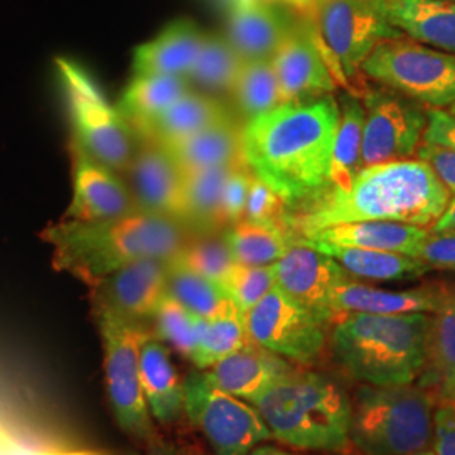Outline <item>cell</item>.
<instances>
[{
    "label": "cell",
    "mask_w": 455,
    "mask_h": 455,
    "mask_svg": "<svg viewBox=\"0 0 455 455\" xmlns=\"http://www.w3.org/2000/svg\"><path fill=\"white\" fill-rule=\"evenodd\" d=\"M338 125L339 103L331 95L282 103L248 120L242 157L285 206L304 204L329 184Z\"/></svg>",
    "instance_id": "6da1fadb"
},
{
    "label": "cell",
    "mask_w": 455,
    "mask_h": 455,
    "mask_svg": "<svg viewBox=\"0 0 455 455\" xmlns=\"http://www.w3.org/2000/svg\"><path fill=\"white\" fill-rule=\"evenodd\" d=\"M451 201V193L432 167L420 159L363 167L346 189H324L285 227L309 238L325 228L356 221H400L434 225ZM297 243V242H295Z\"/></svg>",
    "instance_id": "7a4b0ae2"
},
{
    "label": "cell",
    "mask_w": 455,
    "mask_h": 455,
    "mask_svg": "<svg viewBox=\"0 0 455 455\" xmlns=\"http://www.w3.org/2000/svg\"><path fill=\"white\" fill-rule=\"evenodd\" d=\"M41 236L52 246L54 268L90 289L132 261L169 260L186 242L180 223L144 212L92 221L63 218Z\"/></svg>",
    "instance_id": "3957f363"
},
{
    "label": "cell",
    "mask_w": 455,
    "mask_h": 455,
    "mask_svg": "<svg viewBox=\"0 0 455 455\" xmlns=\"http://www.w3.org/2000/svg\"><path fill=\"white\" fill-rule=\"evenodd\" d=\"M430 314H342L331 332L336 361L374 387L411 385L425 368Z\"/></svg>",
    "instance_id": "277c9868"
},
{
    "label": "cell",
    "mask_w": 455,
    "mask_h": 455,
    "mask_svg": "<svg viewBox=\"0 0 455 455\" xmlns=\"http://www.w3.org/2000/svg\"><path fill=\"white\" fill-rule=\"evenodd\" d=\"M253 405L274 440L293 449L342 452L351 442L353 402L324 374L293 370Z\"/></svg>",
    "instance_id": "5b68a950"
},
{
    "label": "cell",
    "mask_w": 455,
    "mask_h": 455,
    "mask_svg": "<svg viewBox=\"0 0 455 455\" xmlns=\"http://www.w3.org/2000/svg\"><path fill=\"white\" fill-rule=\"evenodd\" d=\"M435 400L423 387L363 385L349 439L364 455H411L432 442Z\"/></svg>",
    "instance_id": "8992f818"
},
{
    "label": "cell",
    "mask_w": 455,
    "mask_h": 455,
    "mask_svg": "<svg viewBox=\"0 0 455 455\" xmlns=\"http://www.w3.org/2000/svg\"><path fill=\"white\" fill-rule=\"evenodd\" d=\"M103 342V366L108 402L118 427L132 437L147 443L157 439L154 419L147 407L140 383V347L148 332L103 309H93Z\"/></svg>",
    "instance_id": "52a82bcc"
},
{
    "label": "cell",
    "mask_w": 455,
    "mask_h": 455,
    "mask_svg": "<svg viewBox=\"0 0 455 455\" xmlns=\"http://www.w3.org/2000/svg\"><path fill=\"white\" fill-rule=\"evenodd\" d=\"M312 19L329 69L342 84L379 43L402 36L388 20V0H314Z\"/></svg>",
    "instance_id": "ba28073f"
},
{
    "label": "cell",
    "mask_w": 455,
    "mask_h": 455,
    "mask_svg": "<svg viewBox=\"0 0 455 455\" xmlns=\"http://www.w3.org/2000/svg\"><path fill=\"white\" fill-rule=\"evenodd\" d=\"M361 71L374 82L430 108L455 101V54L428 48L410 37L379 43Z\"/></svg>",
    "instance_id": "9c48e42d"
},
{
    "label": "cell",
    "mask_w": 455,
    "mask_h": 455,
    "mask_svg": "<svg viewBox=\"0 0 455 455\" xmlns=\"http://www.w3.org/2000/svg\"><path fill=\"white\" fill-rule=\"evenodd\" d=\"M56 69L75 129L73 142L108 169L125 171L135 154L127 122L83 66L58 58Z\"/></svg>",
    "instance_id": "30bf717a"
},
{
    "label": "cell",
    "mask_w": 455,
    "mask_h": 455,
    "mask_svg": "<svg viewBox=\"0 0 455 455\" xmlns=\"http://www.w3.org/2000/svg\"><path fill=\"white\" fill-rule=\"evenodd\" d=\"M182 410L214 455H244L261 442L274 440L257 407L218 388L204 370L184 378Z\"/></svg>",
    "instance_id": "8fae6325"
},
{
    "label": "cell",
    "mask_w": 455,
    "mask_h": 455,
    "mask_svg": "<svg viewBox=\"0 0 455 455\" xmlns=\"http://www.w3.org/2000/svg\"><path fill=\"white\" fill-rule=\"evenodd\" d=\"M323 315L274 287L244 314L248 339L280 358L310 364L321 356L327 342Z\"/></svg>",
    "instance_id": "7c38bea8"
},
{
    "label": "cell",
    "mask_w": 455,
    "mask_h": 455,
    "mask_svg": "<svg viewBox=\"0 0 455 455\" xmlns=\"http://www.w3.org/2000/svg\"><path fill=\"white\" fill-rule=\"evenodd\" d=\"M363 167L407 161L420 146L427 112L393 90H370L363 98Z\"/></svg>",
    "instance_id": "4fadbf2b"
},
{
    "label": "cell",
    "mask_w": 455,
    "mask_h": 455,
    "mask_svg": "<svg viewBox=\"0 0 455 455\" xmlns=\"http://www.w3.org/2000/svg\"><path fill=\"white\" fill-rule=\"evenodd\" d=\"M165 259H140L118 268L92 287L93 309H103L132 323L152 319L169 293Z\"/></svg>",
    "instance_id": "5bb4252c"
},
{
    "label": "cell",
    "mask_w": 455,
    "mask_h": 455,
    "mask_svg": "<svg viewBox=\"0 0 455 455\" xmlns=\"http://www.w3.org/2000/svg\"><path fill=\"white\" fill-rule=\"evenodd\" d=\"M309 20L307 17L295 24L272 58L282 103L331 95L338 86L325 61L315 24Z\"/></svg>",
    "instance_id": "9a60e30c"
},
{
    "label": "cell",
    "mask_w": 455,
    "mask_h": 455,
    "mask_svg": "<svg viewBox=\"0 0 455 455\" xmlns=\"http://www.w3.org/2000/svg\"><path fill=\"white\" fill-rule=\"evenodd\" d=\"M275 285L293 300L334 321L331 307L338 285L347 278V272L329 255L309 244L293 243L280 260L274 263Z\"/></svg>",
    "instance_id": "2e32d148"
},
{
    "label": "cell",
    "mask_w": 455,
    "mask_h": 455,
    "mask_svg": "<svg viewBox=\"0 0 455 455\" xmlns=\"http://www.w3.org/2000/svg\"><path fill=\"white\" fill-rule=\"evenodd\" d=\"M127 169L131 178L129 191L139 212L184 223V172L164 147L148 142L144 148L135 150Z\"/></svg>",
    "instance_id": "e0dca14e"
},
{
    "label": "cell",
    "mask_w": 455,
    "mask_h": 455,
    "mask_svg": "<svg viewBox=\"0 0 455 455\" xmlns=\"http://www.w3.org/2000/svg\"><path fill=\"white\" fill-rule=\"evenodd\" d=\"M76 142L73 144V199L65 220H107L139 212L131 191Z\"/></svg>",
    "instance_id": "ac0fdd59"
},
{
    "label": "cell",
    "mask_w": 455,
    "mask_h": 455,
    "mask_svg": "<svg viewBox=\"0 0 455 455\" xmlns=\"http://www.w3.org/2000/svg\"><path fill=\"white\" fill-rule=\"evenodd\" d=\"M297 22L275 0L229 4L227 39L243 61H272Z\"/></svg>",
    "instance_id": "d6986e66"
},
{
    "label": "cell",
    "mask_w": 455,
    "mask_h": 455,
    "mask_svg": "<svg viewBox=\"0 0 455 455\" xmlns=\"http://www.w3.org/2000/svg\"><path fill=\"white\" fill-rule=\"evenodd\" d=\"M293 370L287 359L250 341L204 371L218 388L255 403L265 391Z\"/></svg>",
    "instance_id": "ffe728a7"
},
{
    "label": "cell",
    "mask_w": 455,
    "mask_h": 455,
    "mask_svg": "<svg viewBox=\"0 0 455 455\" xmlns=\"http://www.w3.org/2000/svg\"><path fill=\"white\" fill-rule=\"evenodd\" d=\"M443 283L423 285L407 291H387L373 285L359 283L349 276L338 285L331 307L334 317L342 314H432L439 306ZM334 319V321H336Z\"/></svg>",
    "instance_id": "44dd1931"
},
{
    "label": "cell",
    "mask_w": 455,
    "mask_h": 455,
    "mask_svg": "<svg viewBox=\"0 0 455 455\" xmlns=\"http://www.w3.org/2000/svg\"><path fill=\"white\" fill-rule=\"evenodd\" d=\"M206 34L195 22L180 19L164 28L154 39L133 51L135 75H161L188 78Z\"/></svg>",
    "instance_id": "7402d4cb"
},
{
    "label": "cell",
    "mask_w": 455,
    "mask_h": 455,
    "mask_svg": "<svg viewBox=\"0 0 455 455\" xmlns=\"http://www.w3.org/2000/svg\"><path fill=\"white\" fill-rule=\"evenodd\" d=\"M140 383L147 407L156 422L169 425L180 417L182 381L171 359V353L159 338L147 336L140 347Z\"/></svg>",
    "instance_id": "603a6c76"
},
{
    "label": "cell",
    "mask_w": 455,
    "mask_h": 455,
    "mask_svg": "<svg viewBox=\"0 0 455 455\" xmlns=\"http://www.w3.org/2000/svg\"><path fill=\"white\" fill-rule=\"evenodd\" d=\"M388 20L410 39L455 54L454 2L388 0Z\"/></svg>",
    "instance_id": "cb8c5ba5"
},
{
    "label": "cell",
    "mask_w": 455,
    "mask_h": 455,
    "mask_svg": "<svg viewBox=\"0 0 455 455\" xmlns=\"http://www.w3.org/2000/svg\"><path fill=\"white\" fill-rule=\"evenodd\" d=\"M427 235L428 229L400 221H356L325 228L302 240L393 251L415 259Z\"/></svg>",
    "instance_id": "d4e9b609"
},
{
    "label": "cell",
    "mask_w": 455,
    "mask_h": 455,
    "mask_svg": "<svg viewBox=\"0 0 455 455\" xmlns=\"http://www.w3.org/2000/svg\"><path fill=\"white\" fill-rule=\"evenodd\" d=\"M329 255L338 261L347 275L373 280V282H398L405 278H419L430 272L423 261L402 253L366 250L356 246H339L315 240H297Z\"/></svg>",
    "instance_id": "484cf974"
},
{
    "label": "cell",
    "mask_w": 455,
    "mask_h": 455,
    "mask_svg": "<svg viewBox=\"0 0 455 455\" xmlns=\"http://www.w3.org/2000/svg\"><path fill=\"white\" fill-rule=\"evenodd\" d=\"M225 118L229 116L221 103L189 90L139 133L152 144L172 146Z\"/></svg>",
    "instance_id": "4316f807"
},
{
    "label": "cell",
    "mask_w": 455,
    "mask_h": 455,
    "mask_svg": "<svg viewBox=\"0 0 455 455\" xmlns=\"http://www.w3.org/2000/svg\"><path fill=\"white\" fill-rule=\"evenodd\" d=\"M164 148L171 154L182 172L216 165H233L243 159L242 132L236 131L229 118L216 122L208 129Z\"/></svg>",
    "instance_id": "83f0119b"
},
{
    "label": "cell",
    "mask_w": 455,
    "mask_h": 455,
    "mask_svg": "<svg viewBox=\"0 0 455 455\" xmlns=\"http://www.w3.org/2000/svg\"><path fill=\"white\" fill-rule=\"evenodd\" d=\"M422 385L442 390L455 381V285H443L437 309L430 314Z\"/></svg>",
    "instance_id": "f1b7e54d"
},
{
    "label": "cell",
    "mask_w": 455,
    "mask_h": 455,
    "mask_svg": "<svg viewBox=\"0 0 455 455\" xmlns=\"http://www.w3.org/2000/svg\"><path fill=\"white\" fill-rule=\"evenodd\" d=\"M189 90L191 84L182 76L133 75L116 110L129 127L140 132Z\"/></svg>",
    "instance_id": "f546056e"
},
{
    "label": "cell",
    "mask_w": 455,
    "mask_h": 455,
    "mask_svg": "<svg viewBox=\"0 0 455 455\" xmlns=\"http://www.w3.org/2000/svg\"><path fill=\"white\" fill-rule=\"evenodd\" d=\"M280 221L238 220L225 233V242L240 265L267 267L280 260L297 240Z\"/></svg>",
    "instance_id": "4dcf8cb0"
},
{
    "label": "cell",
    "mask_w": 455,
    "mask_h": 455,
    "mask_svg": "<svg viewBox=\"0 0 455 455\" xmlns=\"http://www.w3.org/2000/svg\"><path fill=\"white\" fill-rule=\"evenodd\" d=\"M363 101L355 95H344L339 101V125L325 189H346L363 169Z\"/></svg>",
    "instance_id": "1f68e13d"
},
{
    "label": "cell",
    "mask_w": 455,
    "mask_h": 455,
    "mask_svg": "<svg viewBox=\"0 0 455 455\" xmlns=\"http://www.w3.org/2000/svg\"><path fill=\"white\" fill-rule=\"evenodd\" d=\"M238 164L216 165L184 172L186 182V218L184 223L199 231H212L225 223L221 212L223 191L228 176Z\"/></svg>",
    "instance_id": "d6a6232c"
},
{
    "label": "cell",
    "mask_w": 455,
    "mask_h": 455,
    "mask_svg": "<svg viewBox=\"0 0 455 455\" xmlns=\"http://www.w3.org/2000/svg\"><path fill=\"white\" fill-rule=\"evenodd\" d=\"M242 66L243 58L227 37L206 36L188 82L212 93H231Z\"/></svg>",
    "instance_id": "836d02e7"
},
{
    "label": "cell",
    "mask_w": 455,
    "mask_h": 455,
    "mask_svg": "<svg viewBox=\"0 0 455 455\" xmlns=\"http://www.w3.org/2000/svg\"><path fill=\"white\" fill-rule=\"evenodd\" d=\"M248 339L244 315L235 304H229L212 319H204L191 361L197 370H208L214 363L243 347Z\"/></svg>",
    "instance_id": "e575fe53"
},
{
    "label": "cell",
    "mask_w": 455,
    "mask_h": 455,
    "mask_svg": "<svg viewBox=\"0 0 455 455\" xmlns=\"http://www.w3.org/2000/svg\"><path fill=\"white\" fill-rule=\"evenodd\" d=\"M169 263V261H167ZM169 293L197 317L212 319L231 302L221 283L169 263Z\"/></svg>",
    "instance_id": "d590c367"
},
{
    "label": "cell",
    "mask_w": 455,
    "mask_h": 455,
    "mask_svg": "<svg viewBox=\"0 0 455 455\" xmlns=\"http://www.w3.org/2000/svg\"><path fill=\"white\" fill-rule=\"evenodd\" d=\"M231 93L236 98L240 112L248 120L282 105L280 86L272 61H243Z\"/></svg>",
    "instance_id": "8d00e7d4"
},
{
    "label": "cell",
    "mask_w": 455,
    "mask_h": 455,
    "mask_svg": "<svg viewBox=\"0 0 455 455\" xmlns=\"http://www.w3.org/2000/svg\"><path fill=\"white\" fill-rule=\"evenodd\" d=\"M167 261L174 267H180L199 275L208 276L221 285L236 265L225 238H210V236L193 240V242L186 240L180 244V250Z\"/></svg>",
    "instance_id": "74e56055"
},
{
    "label": "cell",
    "mask_w": 455,
    "mask_h": 455,
    "mask_svg": "<svg viewBox=\"0 0 455 455\" xmlns=\"http://www.w3.org/2000/svg\"><path fill=\"white\" fill-rule=\"evenodd\" d=\"M152 319L156 321L157 338L182 356L191 359L197 346L201 317L182 307L171 293H167Z\"/></svg>",
    "instance_id": "f35d334b"
},
{
    "label": "cell",
    "mask_w": 455,
    "mask_h": 455,
    "mask_svg": "<svg viewBox=\"0 0 455 455\" xmlns=\"http://www.w3.org/2000/svg\"><path fill=\"white\" fill-rule=\"evenodd\" d=\"M275 287V272L274 265L267 267H248L236 263L227 280L223 289L227 291L231 302L246 314L255 307L261 299Z\"/></svg>",
    "instance_id": "ab89813d"
},
{
    "label": "cell",
    "mask_w": 455,
    "mask_h": 455,
    "mask_svg": "<svg viewBox=\"0 0 455 455\" xmlns=\"http://www.w3.org/2000/svg\"><path fill=\"white\" fill-rule=\"evenodd\" d=\"M283 206L285 203L282 201V197L276 195L274 189H270L263 180L253 176L248 197H246V204H244V220L280 221Z\"/></svg>",
    "instance_id": "60d3db41"
},
{
    "label": "cell",
    "mask_w": 455,
    "mask_h": 455,
    "mask_svg": "<svg viewBox=\"0 0 455 455\" xmlns=\"http://www.w3.org/2000/svg\"><path fill=\"white\" fill-rule=\"evenodd\" d=\"M425 265L439 270L455 272V229L430 231L425 236L417 257Z\"/></svg>",
    "instance_id": "b9f144b4"
},
{
    "label": "cell",
    "mask_w": 455,
    "mask_h": 455,
    "mask_svg": "<svg viewBox=\"0 0 455 455\" xmlns=\"http://www.w3.org/2000/svg\"><path fill=\"white\" fill-rule=\"evenodd\" d=\"M251 180L253 176H250V172H246L240 165H236L228 176L221 201V212L225 223H235L243 218L244 204Z\"/></svg>",
    "instance_id": "7bdbcfd3"
},
{
    "label": "cell",
    "mask_w": 455,
    "mask_h": 455,
    "mask_svg": "<svg viewBox=\"0 0 455 455\" xmlns=\"http://www.w3.org/2000/svg\"><path fill=\"white\" fill-rule=\"evenodd\" d=\"M432 451L435 455H455V402L442 400L434 411Z\"/></svg>",
    "instance_id": "ee69618b"
},
{
    "label": "cell",
    "mask_w": 455,
    "mask_h": 455,
    "mask_svg": "<svg viewBox=\"0 0 455 455\" xmlns=\"http://www.w3.org/2000/svg\"><path fill=\"white\" fill-rule=\"evenodd\" d=\"M417 157L428 164L445 189L455 195V150L422 140L417 148Z\"/></svg>",
    "instance_id": "f6af8a7d"
},
{
    "label": "cell",
    "mask_w": 455,
    "mask_h": 455,
    "mask_svg": "<svg viewBox=\"0 0 455 455\" xmlns=\"http://www.w3.org/2000/svg\"><path fill=\"white\" fill-rule=\"evenodd\" d=\"M423 142L455 150V116L440 108L427 112V127L423 132Z\"/></svg>",
    "instance_id": "bcb514c9"
},
{
    "label": "cell",
    "mask_w": 455,
    "mask_h": 455,
    "mask_svg": "<svg viewBox=\"0 0 455 455\" xmlns=\"http://www.w3.org/2000/svg\"><path fill=\"white\" fill-rule=\"evenodd\" d=\"M147 455H201L196 452L193 447L188 445H180L174 442H167V440H161L159 437L148 443V451Z\"/></svg>",
    "instance_id": "7dc6e473"
},
{
    "label": "cell",
    "mask_w": 455,
    "mask_h": 455,
    "mask_svg": "<svg viewBox=\"0 0 455 455\" xmlns=\"http://www.w3.org/2000/svg\"><path fill=\"white\" fill-rule=\"evenodd\" d=\"M449 229H455V197L449 201L445 212H442L439 220L430 228V231H449Z\"/></svg>",
    "instance_id": "c3c4849f"
},
{
    "label": "cell",
    "mask_w": 455,
    "mask_h": 455,
    "mask_svg": "<svg viewBox=\"0 0 455 455\" xmlns=\"http://www.w3.org/2000/svg\"><path fill=\"white\" fill-rule=\"evenodd\" d=\"M233 2H238V0H229V4H233ZM275 2L291 5L295 11L302 12L304 16L312 17V12H314V0H275Z\"/></svg>",
    "instance_id": "681fc988"
},
{
    "label": "cell",
    "mask_w": 455,
    "mask_h": 455,
    "mask_svg": "<svg viewBox=\"0 0 455 455\" xmlns=\"http://www.w3.org/2000/svg\"><path fill=\"white\" fill-rule=\"evenodd\" d=\"M244 455H293L291 452H287V451H283V449H280V447H275V445H270V443H263V445H257V447H253L250 452H246Z\"/></svg>",
    "instance_id": "f907efd6"
},
{
    "label": "cell",
    "mask_w": 455,
    "mask_h": 455,
    "mask_svg": "<svg viewBox=\"0 0 455 455\" xmlns=\"http://www.w3.org/2000/svg\"><path fill=\"white\" fill-rule=\"evenodd\" d=\"M439 393L442 400H452V402H455V381L451 383V385H447L445 388H442Z\"/></svg>",
    "instance_id": "816d5d0a"
},
{
    "label": "cell",
    "mask_w": 455,
    "mask_h": 455,
    "mask_svg": "<svg viewBox=\"0 0 455 455\" xmlns=\"http://www.w3.org/2000/svg\"><path fill=\"white\" fill-rule=\"evenodd\" d=\"M411 455H435V452H434L432 449H423V451H420V452H417V454Z\"/></svg>",
    "instance_id": "f5cc1de1"
},
{
    "label": "cell",
    "mask_w": 455,
    "mask_h": 455,
    "mask_svg": "<svg viewBox=\"0 0 455 455\" xmlns=\"http://www.w3.org/2000/svg\"><path fill=\"white\" fill-rule=\"evenodd\" d=\"M447 114L454 115L455 116V101L451 105V107H447V110H445Z\"/></svg>",
    "instance_id": "db71d44e"
},
{
    "label": "cell",
    "mask_w": 455,
    "mask_h": 455,
    "mask_svg": "<svg viewBox=\"0 0 455 455\" xmlns=\"http://www.w3.org/2000/svg\"><path fill=\"white\" fill-rule=\"evenodd\" d=\"M125 455H139V454H133V452H129V454H125Z\"/></svg>",
    "instance_id": "11a10c76"
},
{
    "label": "cell",
    "mask_w": 455,
    "mask_h": 455,
    "mask_svg": "<svg viewBox=\"0 0 455 455\" xmlns=\"http://www.w3.org/2000/svg\"><path fill=\"white\" fill-rule=\"evenodd\" d=\"M447 2H454L455 4V0H447Z\"/></svg>",
    "instance_id": "9f6ffc18"
}]
</instances>
